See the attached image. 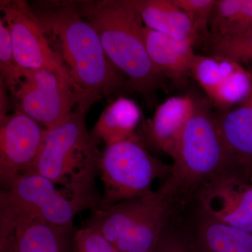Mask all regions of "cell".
Masks as SVG:
<instances>
[{
  "mask_svg": "<svg viewBox=\"0 0 252 252\" xmlns=\"http://www.w3.org/2000/svg\"><path fill=\"white\" fill-rule=\"evenodd\" d=\"M31 7L86 104L91 107L127 89L124 74L109 61L97 32L79 12L75 1H37Z\"/></svg>",
  "mask_w": 252,
  "mask_h": 252,
  "instance_id": "6da1fadb",
  "label": "cell"
},
{
  "mask_svg": "<svg viewBox=\"0 0 252 252\" xmlns=\"http://www.w3.org/2000/svg\"><path fill=\"white\" fill-rule=\"evenodd\" d=\"M81 14L98 34L104 52L126 77L127 89L151 105L165 78L149 57L144 23L134 0L75 1Z\"/></svg>",
  "mask_w": 252,
  "mask_h": 252,
  "instance_id": "7a4b0ae2",
  "label": "cell"
},
{
  "mask_svg": "<svg viewBox=\"0 0 252 252\" xmlns=\"http://www.w3.org/2000/svg\"><path fill=\"white\" fill-rule=\"evenodd\" d=\"M89 109L79 104L64 122L46 131L40 152L28 172L44 176L93 209L100 199L94 182L102 152L86 127Z\"/></svg>",
  "mask_w": 252,
  "mask_h": 252,
  "instance_id": "3957f363",
  "label": "cell"
},
{
  "mask_svg": "<svg viewBox=\"0 0 252 252\" xmlns=\"http://www.w3.org/2000/svg\"><path fill=\"white\" fill-rule=\"evenodd\" d=\"M172 166L171 175L162 186L178 210L195 202L212 181L233 175L208 101L195 99Z\"/></svg>",
  "mask_w": 252,
  "mask_h": 252,
  "instance_id": "277c9868",
  "label": "cell"
},
{
  "mask_svg": "<svg viewBox=\"0 0 252 252\" xmlns=\"http://www.w3.org/2000/svg\"><path fill=\"white\" fill-rule=\"evenodd\" d=\"M87 226L98 230L119 252H153L177 212L160 186L141 198L91 209Z\"/></svg>",
  "mask_w": 252,
  "mask_h": 252,
  "instance_id": "5b68a950",
  "label": "cell"
},
{
  "mask_svg": "<svg viewBox=\"0 0 252 252\" xmlns=\"http://www.w3.org/2000/svg\"><path fill=\"white\" fill-rule=\"evenodd\" d=\"M167 165L149 154L140 136L106 146L101 154L99 174L103 194L97 205L108 206L153 193L157 180H165L172 173Z\"/></svg>",
  "mask_w": 252,
  "mask_h": 252,
  "instance_id": "8992f818",
  "label": "cell"
},
{
  "mask_svg": "<svg viewBox=\"0 0 252 252\" xmlns=\"http://www.w3.org/2000/svg\"><path fill=\"white\" fill-rule=\"evenodd\" d=\"M0 207L38 217L58 226H73L78 213L91 210L89 204L34 172H25L1 189Z\"/></svg>",
  "mask_w": 252,
  "mask_h": 252,
  "instance_id": "52a82bcc",
  "label": "cell"
},
{
  "mask_svg": "<svg viewBox=\"0 0 252 252\" xmlns=\"http://www.w3.org/2000/svg\"><path fill=\"white\" fill-rule=\"evenodd\" d=\"M0 2L18 66L23 69H47L56 72L69 83L84 100L80 89L50 45L31 5L23 0H1Z\"/></svg>",
  "mask_w": 252,
  "mask_h": 252,
  "instance_id": "ba28073f",
  "label": "cell"
},
{
  "mask_svg": "<svg viewBox=\"0 0 252 252\" xmlns=\"http://www.w3.org/2000/svg\"><path fill=\"white\" fill-rule=\"evenodd\" d=\"M13 96L16 109L46 130L64 122L82 102L69 83L47 69H23L22 80Z\"/></svg>",
  "mask_w": 252,
  "mask_h": 252,
  "instance_id": "9c48e42d",
  "label": "cell"
},
{
  "mask_svg": "<svg viewBox=\"0 0 252 252\" xmlns=\"http://www.w3.org/2000/svg\"><path fill=\"white\" fill-rule=\"evenodd\" d=\"M76 231L0 207V252H73Z\"/></svg>",
  "mask_w": 252,
  "mask_h": 252,
  "instance_id": "30bf717a",
  "label": "cell"
},
{
  "mask_svg": "<svg viewBox=\"0 0 252 252\" xmlns=\"http://www.w3.org/2000/svg\"><path fill=\"white\" fill-rule=\"evenodd\" d=\"M46 131L19 109L0 120V182L3 188L32 166Z\"/></svg>",
  "mask_w": 252,
  "mask_h": 252,
  "instance_id": "8fae6325",
  "label": "cell"
},
{
  "mask_svg": "<svg viewBox=\"0 0 252 252\" xmlns=\"http://www.w3.org/2000/svg\"><path fill=\"white\" fill-rule=\"evenodd\" d=\"M192 77L222 112L244 103L252 91L251 73L240 63L228 59L196 55Z\"/></svg>",
  "mask_w": 252,
  "mask_h": 252,
  "instance_id": "7c38bea8",
  "label": "cell"
},
{
  "mask_svg": "<svg viewBox=\"0 0 252 252\" xmlns=\"http://www.w3.org/2000/svg\"><path fill=\"white\" fill-rule=\"evenodd\" d=\"M215 220L252 233V185L233 175H225L205 186L197 198Z\"/></svg>",
  "mask_w": 252,
  "mask_h": 252,
  "instance_id": "4fadbf2b",
  "label": "cell"
},
{
  "mask_svg": "<svg viewBox=\"0 0 252 252\" xmlns=\"http://www.w3.org/2000/svg\"><path fill=\"white\" fill-rule=\"evenodd\" d=\"M177 216L194 252H252V233L215 220L196 201Z\"/></svg>",
  "mask_w": 252,
  "mask_h": 252,
  "instance_id": "5bb4252c",
  "label": "cell"
},
{
  "mask_svg": "<svg viewBox=\"0 0 252 252\" xmlns=\"http://www.w3.org/2000/svg\"><path fill=\"white\" fill-rule=\"evenodd\" d=\"M217 128L235 177L252 183V107L243 104L215 116Z\"/></svg>",
  "mask_w": 252,
  "mask_h": 252,
  "instance_id": "9a60e30c",
  "label": "cell"
},
{
  "mask_svg": "<svg viewBox=\"0 0 252 252\" xmlns=\"http://www.w3.org/2000/svg\"><path fill=\"white\" fill-rule=\"evenodd\" d=\"M195 99L175 96L156 109L154 117L144 123L143 140L156 150L175 158L181 135L195 108Z\"/></svg>",
  "mask_w": 252,
  "mask_h": 252,
  "instance_id": "2e32d148",
  "label": "cell"
},
{
  "mask_svg": "<svg viewBox=\"0 0 252 252\" xmlns=\"http://www.w3.org/2000/svg\"><path fill=\"white\" fill-rule=\"evenodd\" d=\"M144 36L149 57L162 77L175 85H187L197 55L195 41L172 37L146 26Z\"/></svg>",
  "mask_w": 252,
  "mask_h": 252,
  "instance_id": "e0dca14e",
  "label": "cell"
},
{
  "mask_svg": "<svg viewBox=\"0 0 252 252\" xmlns=\"http://www.w3.org/2000/svg\"><path fill=\"white\" fill-rule=\"evenodd\" d=\"M134 1L146 27L177 39L198 42L191 20L173 0Z\"/></svg>",
  "mask_w": 252,
  "mask_h": 252,
  "instance_id": "ac0fdd59",
  "label": "cell"
},
{
  "mask_svg": "<svg viewBox=\"0 0 252 252\" xmlns=\"http://www.w3.org/2000/svg\"><path fill=\"white\" fill-rule=\"evenodd\" d=\"M141 119V112L132 99L119 97L104 109L91 135L97 142L106 146L132 138Z\"/></svg>",
  "mask_w": 252,
  "mask_h": 252,
  "instance_id": "d6986e66",
  "label": "cell"
},
{
  "mask_svg": "<svg viewBox=\"0 0 252 252\" xmlns=\"http://www.w3.org/2000/svg\"><path fill=\"white\" fill-rule=\"evenodd\" d=\"M209 31L210 35L223 37L252 31V0H217Z\"/></svg>",
  "mask_w": 252,
  "mask_h": 252,
  "instance_id": "ffe728a7",
  "label": "cell"
},
{
  "mask_svg": "<svg viewBox=\"0 0 252 252\" xmlns=\"http://www.w3.org/2000/svg\"><path fill=\"white\" fill-rule=\"evenodd\" d=\"M208 56L243 64L252 63V31L240 35L218 37L209 35L201 41Z\"/></svg>",
  "mask_w": 252,
  "mask_h": 252,
  "instance_id": "44dd1931",
  "label": "cell"
},
{
  "mask_svg": "<svg viewBox=\"0 0 252 252\" xmlns=\"http://www.w3.org/2000/svg\"><path fill=\"white\" fill-rule=\"evenodd\" d=\"M0 70L1 81L14 94L22 80L23 69L15 59L9 29L3 19L0 21Z\"/></svg>",
  "mask_w": 252,
  "mask_h": 252,
  "instance_id": "7402d4cb",
  "label": "cell"
},
{
  "mask_svg": "<svg viewBox=\"0 0 252 252\" xmlns=\"http://www.w3.org/2000/svg\"><path fill=\"white\" fill-rule=\"evenodd\" d=\"M217 0H173L188 15L198 36V42L210 35L209 24Z\"/></svg>",
  "mask_w": 252,
  "mask_h": 252,
  "instance_id": "603a6c76",
  "label": "cell"
},
{
  "mask_svg": "<svg viewBox=\"0 0 252 252\" xmlns=\"http://www.w3.org/2000/svg\"><path fill=\"white\" fill-rule=\"evenodd\" d=\"M153 252H194L189 235L176 215Z\"/></svg>",
  "mask_w": 252,
  "mask_h": 252,
  "instance_id": "cb8c5ba5",
  "label": "cell"
},
{
  "mask_svg": "<svg viewBox=\"0 0 252 252\" xmlns=\"http://www.w3.org/2000/svg\"><path fill=\"white\" fill-rule=\"evenodd\" d=\"M73 252H119L98 230L86 226L77 230L73 241Z\"/></svg>",
  "mask_w": 252,
  "mask_h": 252,
  "instance_id": "d4e9b609",
  "label": "cell"
},
{
  "mask_svg": "<svg viewBox=\"0 0 252 252\" xmlns=\"http://www.w3.org/2000/svg\"></svg>",
  "mask_w": 252,
  "mask_h": 252,
  "instance_id": "484cf974",
  "label": "cell"
}]
</instances>
